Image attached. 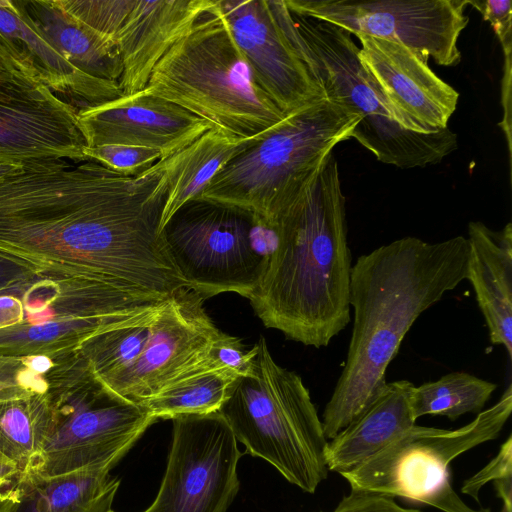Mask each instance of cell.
Segmentation results:
<instances>
[{
  "label": "cell",
  "instance_id": "cell-1",
  "mask_svg": "<svg viewBox=\"0 0 512 512\" xmlns=\"http://www.w3.org/2000/svg\"><path fill=\"white\" fill-rule=\"evenodd\" d=\"M163 161L134 176L91 159L28 160L0 178V256L58 287L56 305L188 287L159 224Z\"/></svg>",
  "mask_w": 512,
  "mask_h": 512
},
{
  "label": "cell",
  "instance_id": "cell-2",
  "mask_svg": "<svg viewBox=\"0 0 512 512\" xmlns=\"http://www.w3.org/2000/svg\"><path fill=\"white\" fill-rule=\"evenodd\" d=\"M467 261L464 236L435 243L407 236L361 255L352 265V334L321 420L328 441L379 397L405 335L424 311L466 279Z\"/></svg>",
  "mask_w": 512,
  "mask_h": 512
},
{
  "label": "cell",
  "instance_id": "cell-3",
  "mask_svg": "<svg viewBox=\"0 0 512 512\" xmlns=\"http://www.w3.org/2000/svg\"><path fill=\"white\" fill-rule=\"evenodd\" d=\"M272 224L276 245L248 300L265 327L327 347L349 324L351 310L345 197L333 154Z\"/></svg>",
  "mask_w": 512,
  "mask_h": 512
},
{
  "label": "cell",
  "instance_id": "cell-4",
  "mask_svg": "<svg viewBox=\"0 0 512 512\" xmlns=\"http://www.w3.org/2000/svg\"><path fill=\"white\" fill-rule=\"evenodd\" d=\"M145 89L239 138L261 134L287 116L257 84L218 0L158 61Z\"/></svg>",
  "mask_w": 512,
  "mask_h": 512
},
{
  "label": "cell",
  "instance_id": "cell-5",
  "mask_svg": "<svg viewBox=\"0 0 512 512\" xmlns=\"http://www.w3.org/2000/svg\"><path fill=\"white\" fill-rule=\"evenodd\" d=\"M287 39L299 53L327 98L359 117L352 133L384 164L402 169L440 163L457 149L449 128L417 133L402 128L359 60L352 35L327 22L293 13L284 0H268Z\"/></svg>",
  "mask_w": 512,
  "mask_h": 512
},
{
  "label": "cell",
  "instance_id": "cell-6",
  "mask_svg": "<svg viewBox=\"0 0 512 512\" xmlns=\"http://www.w3.org/2000/svg\"><path fill=\"white\" fill-rule=\"evenodd\" d=\"M359 117L327 96L287 115L230 160L199 198L238 207L273 223L352 138Z\"/></svg>",
  "mask_w": 512,
  "mask_h": 512
},
{
  "label": "cell",
  "instance_id": "cell-7",
  "mask_svg": "<svg viewBox=\"0 0 512 512\" xmlns=\"http://www.w3.org/2000/svg\"><path fill=\"white\" fill-rule=\"evenodd\" d=\"M255 346L251 374L237 378L218 412L244 453L312 494L328 476L322 421L302 378L274 361L264 337Z\"/></svg>",
  "mask_w": 512,
  "mask_h": 512
},
{
  "label": "cell",
  "instance_id": "cell-8",
  "mask_svg": "<svg viewBox=\"0 0 512 512\" xmlns=\"http://www.w3.org/2000/svg\"><path fill=\"white\" fill-rule=\"evenodd\" d=\"M47 396L49 428L23 473L54 477L110 471L157 421L144 406L102 385L78 349L61 355L50 371Z\"/></svg>",
  "mask_w": 512,
  "mask_h": 512
},
{
  "label": "cell",
  "instance_id": "cell-9",
  "mask_svg": "<svg viewBox=\"0 0 512 512\" xmlns=\"http://www.w3.org/2000/svg\"><path fill=\"white\" fill-rule=\"evenodd\" d=\"M161 234L189 288L204 300L224 292L248 299L277 238L274 225L252 212L203 198L181 206Z\"/></svg>",
  "mask_w": 512,
  "mask_h": 512
},
{
  "label": "cell",
  "instance_id": "cell-10",
  "mask_svg": "<svg viewBox=\"0 0 512 512\" xmlns=\"http://www.w3.org/2000/svg\"><path fill=\"white\" fill-rule=\"evenodd\" d=\"M512 412V385L467 425L439 429L413 425L385 449L341 474L351 490L401 497L443 512H490L468 506L454 491L449 466L460 454L496 439Z\"/></svg>",
  "mask_w": 512,
  "mask_h": 512
},
{
  "label": "cell",
  "instance_id": "cell-11",
  "mask_svg": "<svg viewBox=\"0 0 512 512\" xmlns=\"http://www.w3.org/2000/svg\"><path fill=\"white\" fill-rule=\"evenodd\" d=\"M173 437L159 491L143 512H227L243 452L219 412L172 419Z\"/></svg>",
  "mask_w": 512,
  "mask_h": 512
},
{
  "label": "cell",
  "instance_id": "cell-12",
  "mask_svg": "<svg viewBox=\"0 0 512 512\" xmlns=\"http://www.w3.org/2000/svg\"><path fill=\"white\" fill-rule=\"evenodd\" d=\"M293 13L401 43L440 66L461 60L458 39L469 18L467 0H284Z\"/></svg>",
  "mask_w": 512,
  "mask_h": 512
},
{
  "label": "cell",
  "instance_id": "cell-13",
  "mask_svg": "<svg viewBox=\"0 0 512 512\" xmlns=\"http://www.w3.org/2000/svg\"><path fill=\"white\" fill-rule=\"evenodd\" d=\"M195 291L183 289L157 313L136 360L104 383L114 394L142 405L190 373L210 367L207 354L219 330ZM211 368V367H210Z\"/></svg>",
  "mask_w": 512,
  "mask_h": 512
},
{
  "label": "cell",
  "instance_id": "cell-14",
  "mask_svg": "<svg viewBox=\"0 0 512 512\" xmlns=\"http://www.w3.org/2000/svg\"><path fill=\"white\" fill-rule=\"evenodd\" d=\"M77 113L27 75H0V162L85 159L88 145Z\"/></svg>",
  "mask_w": 512,
  "mask_h": 512
},
{
  "label": "cell",
  "instance_id": "cell-15",
  "mask_svg": "<svg viewBox=\"0 0 512 512\" xmlns=\"http://www.w3.org/2000/svg\"><path fill=\"white\" fill-rule=\"evenodd\" d=\"M218 8L257 84L285 115L326 96L268 0H218Z\"/></svg>",
  "mask_w": 512,
  "mask_h": 512
},
{
  "label": "cell",
  "instance_id": "cell-16",
  "mask_svg": "<svg viewBox=\"0 0 512 512\" xmlns=\"http://www.w3.org/2000/svg\"><path fill=\"white\" fill-rule=\"evenodd\" d=\"M355 36L363 69L402 128L424 134L448 128L459 93L431 70L429 58L401 43Z\"/></svg>",
  "mask_w": 512,
  "mask_h": 512
},
{
  "label": "cell",
  "instance_id": "cell-17",
  "mask_svg": "<svg viewBox=\"0 0 512 512\" xmlns=\"http://www.w3.org/2000/svg\"><path fill=\"white\" fill-rule=\"evenodd\" d=\"M88 147L124 145L157 149L164 158L188 146L212 125L146 89L79 110Z\"/></svg>",
  "mask_w": 512,
  "mask_h": 512
},
{
  "label": "cell",
  "instance_id": "cell-18",
  "mask_svg": "<svg viewBox=\"0 0 512 512\" xmlns=\"http://www.w3.org/2000/svg\"><path fill=\"white\" fill-rule=\"evenodd\" d=\"M216 0H137L118 31L116 44L124 94L145 89L153 68Z\"/></svg>",
  "mask_w": 512,
  "mask_h": 512
},
{
  "label": "cell",
  "instance_id": "cell-19",
  "mask_svg": "<svg viewBox=\"0 0 512 512\" xmlns=\"http://www.w3.org/2000/svg\"><path fill=\"white\" fill-rule=\"evenodd\" d=\"M0 33L18 49L32 78L77 111L124 94L119 82L90 76L64 58L40 32L20 0H0Z\"/></svg>",
  "mask_w": 512,
  "mask_h": 512
},
{
  "label": "cell",
  "instance_id": "cell-20",
  "mask_svg": "<svg viewBox=\"0 0 512 512\" xmlns=\"http://www.w3.org/2000/svg\"><path fill=\"white\" fill-rule=\"evenodd\" d=\"M466 279L475 292L490 342L512 357V224L495 231L481 221L468 224Z\"/></svg>",
  "mask_w": 512,
  "mask_h": 512
},
{
  "label": "cell",
  "instance_id": "cell-21",
  "mask_svg": "<svg viewBox=\"0 0 512 512\" xmlns=\"http://www.w3.org/2000/svg\"><path fill=\"white\" fill-rule=\"evenodd\" d=\"M109 472L42 477L18 470L0 481V512H108L120 485Z\"/></svg>",
  "mask_w": 512,
  "mask_h": 512
},
{
  "label": "cell",
  "instance_id": "cell-22",
  "mask_svg": "<svg viewBox=\"0 0 512 512\" xmlns=\"http://www.w3.org/2000/svg\"><path fill=\"white\" fill-rule=\"evenodd\" d=\"M414 384L387 382L385 389L357 419L328 441V471L340 475L360 466L416 424L410 409Z\"/></svg>",
  "mask_w": 512,
  "mask_h": 512
},
{
  "label": "cell",
  "instance_id": "cell-23",
  "mask_svg": "<svg viewBox=\"0 0 512 512\" xmlns=\"http://www.w3.org/2000/svg\"><path fill=\"white\" fill-rule=\"evenodd\" d=\"M269 130L248 138H239L212 128L188 146L161 159L167 194L159 232L181 206L200 197L209 182L230 160L254 145Z\"/></svg>",
  "mask_w": 512,
  "mask_h": 512
},
{
  "label": "cell",
  "instance_id": "cell-24",
  "mask_svg": "<svg viewBox=\"0 0 512 512\" xmlns=\"http://www.w3.org/2000/svg\"><path fill=\"white\" fill-rule=\"evenodd\" d=\"M48 42L80 71L119 82L123 66L114 41L79 23L56 0H20Z\"/></svg>",
  "mask_w": 512,
  "mask_h": 512
},
{
  "label": "cell",
  "instance_id": "cell-25",
  "mask_svg": "<svg viewBox=\"0 0 512 512\" xmlns=\"http://www.w3.org/2000/svg\"><path fill=\"white\" fill-rule=\"evenodd\" d=\"M139 316L125 319L58 316L41 322L23 321L0 330V354L58 356L75 351L92 336Z\"/></svg>",
  "mask_w": 512,
  "mask_h": 512
},
{
  "label": "cell",
  "instance_id": "cell-26",
  "mask_svg": "<svg viewBox=\"0 0 512 512\" xmlns=\"http://www.w3.org/2000/svg\"><path fill=\"white\" fill-rule=\"evenodd\" d=\"M237 378L227 370L204 367L173 383L142 406L157 421L172 420L180 415L218 412Z\"/></svg>",
  "mask_w": 512,
  "mask_h": 512
},
{
  "label": "cell",
  "instance_id": "cell-27",
  "mask_svg": "<svg viewBox=\"0 0 512 512\" xmlns=\"http://www.w3.org/2000/svg\"><path fill=\"white\" fill-rule=\"evenodd\" d=\"M496 388V384L470 373L451 372L414 386L410 395L411 413L415 421L425 415H441L453 421L466 413L478 414Z\"/></svg>",
  "mask_w": 512,
  "mask_h": 512
},
{
  "label": "cell",
  "instance_id": "cell-28",
  "mask_svg": "<svg viewBox=\"0 0 512 512\" xmlns=\"http://www.w3.org/2000/svg\"><path fill=\"white\" fill-rule=\"evenodd\" d=\"M49 424L47 392L0 402V452L24 470L39 452Z\"/></svg>",
  "mask_w": 512,
  "mask_h": 512
},
{
  "label": "cell",
  "instance_id": "cell-29",
  "mask_svg": "<svg viewBox=\"0 0 512 512\" xmlns=\"http://www.w3.org/2000/svg\"><path fill=\"white\" fill-rule=\"evenodd\" d=\"M163 303L153 311L92 336L78 348L100 383L117 375L136 360Z\"/></svg>",
  "mask_w": 512,
  "mask_h": 512
},
{
  "label": "cell",
  "instance_id": "cell-30",
  "mask_svg": "<svg viewBox=\"0 0 512 512\" xmlns=\"http://www.w3.org/2000/svg\"><path fill=\"white\" fill-rule=\"evenodd\" d=\"M61 355L0 354V402L46 393L49 373Z\"/></svg>",
  "mask_w": 512,
  "mask_h": 512
},
{
  "label": "cell",
  "instance_id": "cell-31",
  "mask_svg": "<svg viewBox=\"0 0 512 512\" xmlns=\"http://www.w3.org/2000/svg\"><path fill=\"white\" fill-rule=\"evenodd\" d=\"M73 19L116 43L118 31L137 0H56ZM117 45V44H116Z\"/></svg>",
  "mask_w": 512,
  "mask_h": 512
},
{
  "label": "cell",
  "instance_id": "cell-32",
  "mask_svg": "<svg viewBox=\"0 0 512 512\" xmlns=\"http://www.w3.org/2000/svg\"><path fill=\"white\" fill-rule=\"evenodd\" d=\"M84 156L85 159L97 161L116 172L129 176L138 175L157 161L164 159L162 152L157 149L124 145L87 146Z\"/></svg>",
  "mask_w": 512,
  "mask_h": 512
},
{
  "label": "cell",
  "instance_id": "cell-33",
  "mask_svg": "<svg viewBox=\"0 0 512 512\" xmlns=\"http://www.w3.org/2000/svg\"><path fill=\"white\" fill-rule=\"evenodd\" d=\"M257 349L246 350L237 337L220 332L211 344L207 360L213 369L227 370L237 377L251 374Z\"/></svg>",
  "mask_w": 512,
  "mask_h": 512
},
{
  "label": "cell",
  "instance_id": "cell-34",
  "mask_svg": "<svg viewBox=\"0 0 512 512\" xmlns=\"http://www.w3.org/2000/svg\"><path fill=\"white\" fill-rule=\"evenodd\" d=\"M512 482V436L501 445L497 455L479 472L464 481L461 492L479 502V492L488 482Z\"/></svg>",
  "mask_w": 512,
  "mask_h": 512
},
{
  "label": "cell",
  "instance_id": "cell-35",
  "mask_svg": "<svg viewBox=\"0 0 512 512\" xmlns=\"http://www.w3.org/2000/svg\"><path fill=\"white\" fill-rule=\"evenodd\" d=\"M481 13L483 19L493 27L505 57H511L512 48V2L510 0H467Z\"/></svg>",
  "mask_w": 512,
  "mask_h": 512
},
{
  "label": "cell",
  "instance_id": "cell-36",
  "mask_svg": "<svg viewBox=\"0 0 512 512\" xmlns=\"http://www.w3.org/2000/svg\"><path fill=\"white\" fill-rule=\"evenodd\" d=\"M319 512H422L398 504L394 497L368 491L351 490L329 511Z\"/></svg>",
  "mask_w": 512,
  "mask_h": 512
},
{
  "label": "cell",
  "instance_id": "cell-37",
  "mask_svg": "<svg viewBox=\"0 0 512 512\" xmlns=\"http://www.w3.org/2000/svg\"><path fill=\"white\" fill-rule=\"evenodd\" d=\"M36 280L31 272L0 256V295L11 294L21 298Z\"/></svg>",
  "mask_w": 512,
  "mask_h": 512
},
{
  "label": "cell",
  "instance_id": "cell-38",
  "mask_svg": "<svg viewBox=\"0 0 512 512\" xmlns=\"http://www.w3.org/2000/svg\"><path fill=\"white\" fill-rule=\"evenodd\" d=\"M21 73L32 78L15 45L0 33V75Z\"/></svg>",
  "mask_w": 512,
  "mask_h": 512
},
{
  "label": "cell",
  "instance_id": "cell-39",
  "mask_svg": "<svg viewBox=\"0 0 512 512\" xmlns=\"http://www.w3.org/2000/svg\"><path fill=\"white\" fill-rule=\"evenodd\" d=\"M25 309L22 300L11 294L0 295V330L22 323Z\"/></svg>",
  "mask_w": 512,
  "mask_h": 512
},
{
  "label": "cell",
  "instance_id": "cell-40",
  "mask_svg": "<svg viewBox=\"0 0 512 512\" xmlns=\"http://www.w3.org/2000/svg\"><path fill=\"white\" fill-rule=\"evenodd\" d=\"M18 470V465L0 452V481L9 477Z\"/></svg>",
  "mask_w": 512,
  "mask_h": 512
},
{
  "label": "cell",
  "instance_id": "cell-41",
  "mask_svg": "<svg viewBox=\"0 0 512 512\" xmlns=\"http://www.w3.org/2000/svg\"><path fill=\"white\" fill-rule=\"evenodd\" d=\"M21 163L0 162V178L16 170Z\"/></svg>",
  "mask_w": 512,
  "mask_h": 512
},
{
  "label": "cell",
  "instance_id": "cell-42",
  "mask_svg": "<svg viewBox=\"0 0 512 512\" xmlns=\"http://www.w3.org/2000/svg\"><path fill=\"white\" fill-rule=\"evenodd\" d=\"M501 512H512V510H508V509L503 507Z\"/></svg>",
  "mask_w": 512,
  "mask_h": 512
},
{
  "label": "cell",
  "instance_id": "cell-43",
  "mask_svg": "<svg viewBox=\"0 0 512 512\" xmlns=\"http://www.w3.org/2000/svg\"><path fill=\"white\" fill-rule=\"evenodd\" d=\"M108 512H114V511H112V510H109Z\"/></svg>",
  "mask_w": 512,
  "mask_h": 512
}]
</instances>
